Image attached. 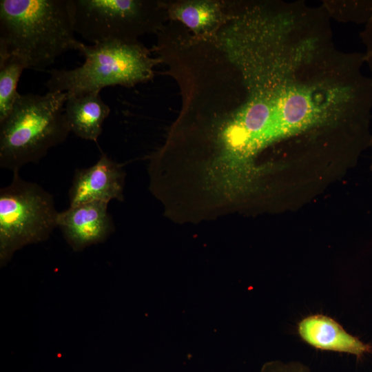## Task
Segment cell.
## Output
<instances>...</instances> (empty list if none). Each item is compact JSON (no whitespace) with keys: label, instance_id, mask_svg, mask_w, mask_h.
I'll return each mask as SVG.
<instances>
[{"label":"cell","instance_id":"1","mask_svg":"<svg viewBox=\"0 0 372 372\" xmlns=\"http://www.w3.org/2000/svg\"><path fill=\"white\" fill-rule=\"evenodd\" d=\"M71 0H1L0 57H18L28 68L52 65L76 50Z\"/></svg>","mask_w":372,"mask_h":372},{"label":"cell","instance_id":"2","mask_svg":"<svg viewBox=\"0 0 372 372\" xmlns=\"http://www.w3.org/2000/svg\"><path fill=\"white\" fill-rule=\"evenodd\" d=\"M66 92L19 94L0 122V166L12 172L38 163L48 150L63 143L70 130L65 114Z\"/></svg>","mask_w":372,"mask_h":372},{"label":"cell","instance_id":"3","mask_svg":"<svg viewBox=\"0 0 372 372\" xmlns=\"http://www.w3.org/2000/svg\"><path fill=\"white\" fill-rule=\"evenodd\" d=\"M76 50L85 58L74 69L51 70L46 83L48 92L68 96L100 92L108 86H131L152 76L154 60L135 43L107 41L91 45L79 43Z\"/></svg>","mask_w":372,"mask_h":372},{"label":"cell","instance_id":"4","mask_svg":"<svg viewBox=\"0 0 372 372\" xmlns=\"http://www.w3.org/2000/svg\"><path fill=\"white\" fill-rule=\"evenodd\" d=\"M59 213L51 194L13 172L11 183L0 189L1 267L19 249L48 240L58 227Z\"/></svg>","mask_w":372,"mask_h":372},{"label":"cell","instance_id":"5","mask_svg":"<svg viewBox=\"0 0 372 372\" xmlns=\"http://www.w3.org/2000/svg\"><path fill=\"white\" fill-rule=\"evenodd\" d=\"M74 32L92 44L133 43L149 23L148 8L134 0H71Z\"/></svg>","mask_w":372,"mask_h":372},{"label":"cell","instance_id":"6","mask_svg":"<svg viewBox=\"0 0 372 372\" xmlns=\"http://www.w3.org/2000/svg\"><path fill=\"white\" fill-rule=\"evenodd\" d=\"M108 203L95 201L69 207L59 213L57 224L74 251L104 242L114 230Z\"/></svg>","mask_w":372,"mask_h":372},{"label":"cell","instance_id":"7","mask_svg":"<svg viewBox=\"0 0 372 372\" xmlns=\"http://www.w3.org/2000/svg\"><path fill=\"white\" fill-rule=\"evenodd\" d=\"M124 174L121 166L103 153L92 166L75 171L68 192L70 206L112 199L123 200Z\"/></svg>","mask_w":372,"mask_h":372},{"label":"cell","instance_id":"8","mask_svg":"<svg viewBox=\"0 0 372 372\" xmlns=\"http://www.w3.org/2000/svg\"><path fill=\"white\" fill-rule=\"evenodd\" d=\"M301 339L311 347L322 351L344 353L358 360L372 353V346L349 333L333 318L321 313L309 315L298 324Z\"/></svg>","mask_w":372,"mask_h":372},{"label":"cell","instance_id":"9","mask_svg":"<svg viewBox=\"0 0 372 372\" xmlns=\"http://www.w3.org/2000/svg\"><path fill=\"white\" fill-rule=\"evenodd\" d=\"M64 110L70 132L94 142L100 136L103 123L110 112L100 92L68 96Z\"/></svg>","mask_w":372,"mask_h":372},{"label":"cell","instance_id":"10","mask_svg":"<svg viewBox=\"0 0 372 372\" xmlns=\"http://www.w3.org/2000/svg\"><path fill=\"white\" fill-rule=\"evenodd\" d=\"M171 15L196 33H201L218 21L220 10L216 3L211 1H188L174 6Z\"/></svg>","mask_w":372,"mask_h":372},{"label":"cell","instance_id":"11","mask_svg":"<svg viewBox=\"0 0 372 372\" xmlns=\"http://www.w3.org/2000/svg\"><path fill=\"white\" fill-rule=\"evenodd\" d=\"M25 64L9 54L0 59V122L10 113L19 93L17 87Z\"/></svg>","mask_w":372,"mask_h":372},{"label":"cell","instance_id":"12","mask_svg":"<svg viewBox=\"0 0 372 372\" xmlns=\"http://www.w3.org/2000/svg\"><path fill=\"white\" fill-rule=\"evenodd\" d=\"M331 19L365 25L372 17V0H333L320 3Z\"/></svg>","mask_w":372,"mask_h":372},{"label":"cell","instance_id":"13","mask_svg":"<svg viewBox=\"0 0 372 372\" xmlns=\"http://www.w3.org/2000/svg\"><path fill=\"white\" fill-rule=\"evenodd\" d=\"M260 372H311L309 368L298 361L271 360L262 366Z\"/></svg>","mask_w":372,"mask_h":372},{"label":"cell","instance_id":"14","mask_svg":"<svg viewBox=\"0 0 372 372\" xmlns=\"http://www.w3.org/2000/svg\"><path fill=\"white\" fill-rule=\"evenodd\" d=\"M362 42L364 45V59L365 65L369 71V76L372 81V17L369 21L364 25V28L360 33Z\"/></svg>","mask_w":372,"mask_h":372},{"label":"cell","instance_id":"15","mask_svg":"<svg viewBox=\"0 0 372 372\" xmlns=\"http://www.w3.org/2000/svg\"><path fill=\"white\" fill-rule=\"evenodd\" d=\"M369 146L371 147V149H372V137H371V143H370ZM371 166H372V164H371Z\"/></svg>","mask_w":372,"mask_h":372}]
</instances>
